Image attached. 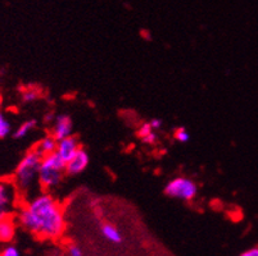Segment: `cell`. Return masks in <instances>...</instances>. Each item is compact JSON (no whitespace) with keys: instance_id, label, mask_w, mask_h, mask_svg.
<instances>
[{"instance_id":"12","label":"cell","mask_w":258,"mask_h":256,"mask_svg":"<svg viewBox=\"0 0 258 256\" xmlns=\"http://www.w3.org/2000/svg\"><path fill=\"white\" fill-rule=\"evenodd\" d=\"M138 136H139L140 140L147 145H153L157 141V137H158V136H157V132L152 128L149 122H145V123H143L142 126L139 127Z\"/></svg>"},{"instance_id":"9","label":"cell","mask_w":258,"mask_h":256,"mask_svg":"<svg viewBox=\"0 0 258 256\" xmlns=\"http://www.w3.org/2000/svg\"><path fill=\"white\" fill-rule=\"evenodd\" d=\"M80 142L74 135L70 136V137H66L63 140L58 141V146H57V154L59 155L60 158L67 163L70 159L79 151L80 149Z\"/></svg>"},{"instance_id":"3","label":"cell","mask_w":258,"mask_h":256,"mask_svg":"<svg viewBox=\"0 0 258 256\" xmlns=\"http://www.w3.org/2000/svg\"><path fill=\"white\" fill-rule=\"evenodd\" d=\"M66 175V161L57 152L43 156L40 164L39 186L44 191L53 190L62 182Z\"/></svg>"},{"instance_id":"6","label":"cell","mask_w":258,"mask_h":256,"mask_svg":"<svg viewBox=\"0 0 258 256\" xmlns=\"http://www.w3.org/2000/svg\"><path fill=\"white\" fill-rule=\"evenodd\" d=\"M89 154L85 149L80 147L79 151L66 163V175L70 176H77L80 173H83L89 165Z\"/></svg>"},{"instance_id":"18","label":"cell","mask_w":258,"mask_h":256,"mask_svg":"<svg viewBox=\"0 0 258 256\" xmlns=\"http://www.w3.org/2000/svg\"><path fill=\"white\" fill-rule=\"evenodd\" d=\"M67 253H69V256H84L83 250H81V248L76 245L70 246L69 250H67Z\"/></svg>"},{"instance_id":"16","label":"cell","mask_w":258,"mask_h":256,"mask_svg":"<svg viewBox=\"0 0 258 256\" xmlns=\"http://www.w3.org/2000/svg\"><path fill=\"white\" fill-rule=\"evenodd\" d=\"M0 256H22L17 246L8 243V245H3V247H0Z\"/></svg>"},{"instance_id":"14","label":"cell","mask_w":258,"mask_h":256,"mask_svg":"<svg viewBox=\"0 0 258 256\" xmlns=\"http://www.w3.org/2000/svg\"><path fill=\"white\" fill-rule=\"evenodd\" d=\"M40 95H41V90L39 88H36V86H29V88H26L22 91L21 98H22L23 103L30 104V103H35L36 100H39Z\"/></svg>"},{"instance_id":"20","label":"cell","mask_w":258,"mask_h":256,"mask_svg":"<svg viewBox=\"0 0 258 256\" xmlns=\"http://www.w3.org/2000/svg\"><path fill=\"white\" fill-rule=\"evenodd\" d=\"M149 123H151L152 128H153L154 131L159 130V128H161V127H162V124H163V123H162L161 119H158V118H153L151 122H149Z\"/></svg>"},{"instance_id":"10","label":"cell","mask_w":258,"mask_h":256,"mask_svg":"<svg viewBox=\"0 0 258 256\" xmlns=\"http://www.w3.org/2000/svg\"><path fill=\"white\" fill-rule=\"evenodd\" d=\"M57 146H58L57 138L54 137L53 135H46L44 136L39 142H37L35 149L39 151V154L41 155V156H45V155L53 154V152L57 151Z\"/></svg>"},{"instance_id":"8","label":"cell","mask_w":258,"mask_h":256,"mask_svg":"<svg viewBox=\"0 0 258 256\" xmlns=\"http://www.w3.org/2000/svg\"><path fill=\"white\" fill-rule=\"evenodd\" d=\"M72 132H74V123L69 114H59L54 118L51 135L57 138V141L70 137L72 136Z\"/></svg>"},{"instance_id":"1","label":"cell","mask_w":258,"mask_h":256,"mask_svg":"<svg viewBox=\"0 0 258 256\" xmlns=\"http://www.w3.org/2000/svg\"><path fill=\"white\" fill-rule=\"evenodd\" d=\"M16 219L25 231L36 238L48 241L59 239L67 225L62 204L48 191L35 195L20 206Z\"/></svg>"},{"instance_id":"7","label":"cell","mask_w":258,"mask_h":256,"mask_svg":"<svg viewBox=\"0 0 258 256\" xmlns=\"http://www.w3.org/2000/svg\"><path fill=\"white\" fill-rule=\"evenodd\" d=\"M16 231H17V219L13 213L2 218L0 219V245L12 243L16 237Z\"/></svg>"},{"instance_id":"5","label":"cell","mask_w":258,"mask_h":256,"mask_svg":"<svg viewBox=\"0 0 258 256\" xmlns=\"http://www.w3.org/2000/svg\"><path fill=\"white\" fill-rule=\"evenodd\" d=\"M17 189L13 182L0 181V219L12 214V209L17 201Z\"/></svg>"},{"instance_id":"4","label":"cell","mask_w":258,"mask_h":256,"mask_svg":"<svg viewBox=\"0 0 258 256\" xmlns=\"http://www.w3.org/2000/svg\"><path fill=\"white\" fill-rule=\"evenodd\" d=\"M165 194L168 197L177 199V200L191 201L198 194V186L191 178L180 176L166 183Z\"/></svg>"},{"instance_id":"19","label":"cell","mask_w":258,"mask_h":256,"mask_svg":"<svg viewBox=\"0 0 258 256\" xmlns=\"http://www.w3.org/2000/svg\"><path fill=\"white\" fill-rule=\"evenodd\" d=\"M239 256H258V245L244 250L243 252L239 253Z\"/></svg>"},{"instance_id":"11","label":"cell","mask_w":258,"mask_h":256,"mask_svg":"<svg viewBox=\"0 0 258 256\" xmlns=\"http://www.w3.org/2000/svg\"><path fill=\"white\" fill-rule=\"evenodd\" d=\"M100 232H102V236L107 239L108 242L114 243V245H119L122 242V234L118 229L114 227V225L109 224V223H105V224L102 225L100 228Z\"/></svg>"},{"instance_id":"13","label":"cell","mask_w":258,"mask_h":256,"mask_svg":"<svg viewBox=\"0 0 258 256\" xmlns=\"http://www.w3.org/2000/svg\"><path fill=\"white\" fill-rule=\"evenodd\" d=\"M35 128H36V121H35V119H27V121L21 123L20 126L16 128V131L13 132V137L17 138V140H22L26 136H29Z\"/></svg>"},{"instance_id":"17","label":"cell","mask_w":258,"mask_h":256,"mask_svg":"<svg viewBox=\"0 0 258 256\" xmlns=\"http://www.w3.org/2000/svg\"><path fill=\"white\" fill-rule=\"evenodd\" d=\"M175 138L177 142H180V144H186V142L190 141V133L187 132L185 127H180V128H177V131L175 132Z\"/></svg>"},{"instance_id":"15","label":"cell","mask_w":258,"mask_h":256,"mask_svg":"<svg viewBox=\"0 0 258 256\" xmlns=\"http://www.w3.org/2000/svg\"><path fill=\"white\" fill-rule=\"evenodd\" d=\"M11 122L7 119V117L4 116V113L0 110V138H6L11 133Z\"/></svg>"},{"instance_id":"2","label":"cell","mask_w":258,"mask_h":256,"mask_svg":"<svg viewBox=\"0 0 258 256\" xmlns=\"http://www.w3.org/2000/svg\"><path fill=\"white\" fill-rule=\"evenodd\" d=\"M43 156L36 149H31L23 155L17 164L13 176V185L23 196H27L36 186H39L40 164Z\"/></svg>"}]
</instances>
